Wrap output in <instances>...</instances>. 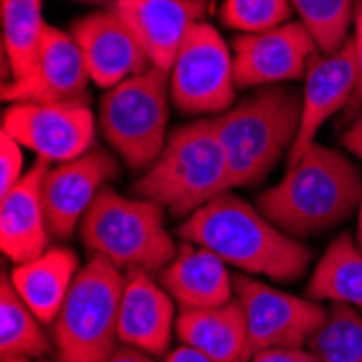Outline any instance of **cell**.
Instances as JSON below:
<instances>
[{
	"instance_id": "19",
	"label": "cell",
	"mask_w": 362,
	"mask_h": 362,
	"mask_svg": "<svg viewBox=\"0 0 362 362\" xmlns=\"http://www.w3.org/2000/svg\"><path fill=\"white\" fill-rule=\"evenodd\" d=\"M165 288L182 310L217 308L235 300V282L226 262L211 250L182 241L170 265L158 274Z\"/></svg>"
},
{
	"instance_id": "32",
	"label": "cell",
	"mask_w": 362,
	"mask_h": 362,
	"mask_svg": "<svg viewBox=\"0 0 362 362\" xmlns=\"http://www.w3.org/2000/svg\"><path fill=\"white\" fill-rule=\"evenodd\" d=\"M44 362H63L59 358H52V360H44ZM103 362H156L154 356L146 354V351H139L135 347H128V345H119L111 356H107Z\"/></svg>"
},
{
	"instance_id": "36",
	"label": "cell",
	"mask_w": 362,
	"mask_h": 362,
	"mask_svg": "<svg viewBox=\"0 0 362 362\" xmlns=\"http://www.w3.org/2000/svg\"><path fill=\"white\" fill-rule=\"evenodd\" d=\"M81 3H100V0H81Z\"/></svg>"
},
{
	"instance_id": "12",
	"label": "cell",
	"mask_w": 362,
	"mask_h": 362,
	"mask_svg": "<svg viewBox=\"0 0 362 362\" xmlns=\"http://www.w3.org/2000/svg\"><path fill=\"white\" fill-rule=\"evenodd\" d=\"M91 78L72 35L46 26L35 65L22 78L3 85V100L16 103H87Z\"/></svg>"
},
{
	"instance_id": "10",
	"label": "cell",
	"mask_w": 362,
	"mask_h": 362,
	"mask_svg": "<svg viewBox=\"0 0 362 362\" xmlns=\"http://www.w3.org/2000/svg\"><path fill=\"white\" fill-rule=\"evenodd\" d=\"M3 133L48 163L83 156L95 141V117L87 103H16L3 113Z\"/></svg>"
},
{
	"instance_id": "4",
	"label": "cell",
	"mask_w": 362,
	"mask_h": 362,
	"mask_svg": "<svg viewBox=\"0 0 362 362\" xmlns=\"http://www.w3.org/2000/svg\"><path fill=\"white\" fill-rule=\"evenodd\" d=\"M233 189L215 117L176 128L156 160L135 182L133 193L187 219Z\"/></svg>"
},
{
	"instance_id": "17",
	"label": "cell",
	"mask_w": 362,
	"mask_h": 362,
	"mask_svg": "<svg viewBox=\"0 0 362 362\" xmlns=\"http://www.w3.org/2000/svg\"><path fill=\"white\" fill-rule=\"evenodd\" d=\"M176 302L144 269H128L122 293L117 339L154 358L165 356L176 330Z\"/></svg>"
},
{
	"instance_id": "27",
	"label": "cell",
	"mask_w": 362,
	"mask_h": 362,
	"mask_svg": "<svg viewBox=\"0 0 362 362\" xmlns=\"http://www.w3.org/2000/svg\"><path fill=\"white\" fill-rule=\"evenodd\" d=\"M291 11V0H223L219 18L228 28L252 35L286 24Z\"/></svg>"
},
{
	"instance_id": "33",
	"label": "cell",
	"mask_w": 362,
	"mask_h": 362,
	"mask_svg": "<svg viewBox=\"0 0 362 362\" xmlns=\"http://www.w3.org/2000/svg\"><path fill=\"white\" fill-rule=\"evenodd\" d=\"M165 362H211V360L204 358L202 354H197L195 349L182 345V347L170 351V356H165Z\"/></svg>"
},
{
	"instance_id": "3",
	"label": "cell",
	"mask_w": 362,
	"mask_h": 362,
	"mask_svg": "<svg viewBox=\"0 0 362 362\" xmlns=\"http://www.w3.org/2000/svg\"><path fill=\"white\" fill-rule=\"evenodd\" d=\"M302 95L293 89L258 87L221 115H215L233 187H254L291 152L300 133Z\"/></svg>"
},
{
	"instance_id": "7",
	"label": "cell",
	"mask_w": 362,
	"mask_h": 362,
	"mask_svg": "<svg viewBox=\"0 0 362 362\" xmlns=\"http://www.w3.org/2000/svg\"><path fill=\"white\" fill-rule=\"evenodd\" d=\"M170 100V74L154 65L103 95L98 128L130 170L146 172L165 148Z\"/></svg>"
},
{
	"instance_id": "22",
	"label": "cell",
	"mask_w": 362,
	"mask_h": 362,
	"mask_svg": "<svg viewBox=\"0 0 362 362\" xmlns=\"http://www.w3.org/2000/svg\"><path fill=\"white\" fill-rule=\"evenodd\" d=\"M306 298L362 310V252L349 235H341L325 250L306 286Z\"/></svg>"
},
{
	"instance_id": "29",
	"label": "cell",
	"mask_w": 362,
	"mask_h": 362,
	"mask_svg": "<svg viewBox=\"0 0 362 362\" xmlns=\"http://www.w3.org/2000/svg\"><path fill=\"white\" fill-rule=\"evenodd\" d=\"M354 54H356V72H358V81H356V89L354 95L347 105L345 111L349 113H358L362 109V0H356V11H354Z\"/></svg>"
},
{
	"instance_id": "35",
	"label": "cell",
	"mask_w": 362,
	"mask_h": 362,
	"mask_svg": "<svg viewBox=\"0 0 362 362\" xmlns=\"http://www.w3.org/2000/svg\"><path fill=\"white\" fill-rule=\"evenodd\" d=\"M3 362H30L28 358H7V360H3Z\"/></svg>"
},
{
	"instance_id": "20",
	"label": "cell",
	"mask_w": 362,
	"mask_h": 362,
	"mask_svg": "<svg viewBox=\"0 0 362 362\" xmlns=\"http://www.w3.org/2000/svg\"><path fill=\"white\" fill-rule=\"evenodd\" d=\"M176 334L182 345L211 362H250L254 356L245 313L237 298L217 308L182 310L176 319Z\"/></svg>"
},
{
	"instance_id": "28",
	"label": "cell",
	"mask_w": 362,
	"mask_h": 362,
	"mask_svg": "<svg viewBox=\"0 0 362 362\" xmlns=\"http://www.w3.org/2000/svg\"><path fill=\"white\" fill-rule=\"evenodd\" d=\"M22 165V146L7 133H0V195H5L24 176Z\"/></svg>"
},
{
	"instance_id": "25",
	"label": "cell",
	"mask_w": 362,
	"mask_h": 362,
	"mask_svg": "<svg viewBox=\"0 0 362 362\" xmlns=\"http://www.w3.org/2000/svg\"><path fill=\"white\" fill-rule=\"evenodd\" d=\"M293 11L308 28L323 54L337 52L349 37L354 26V0H291Z\"/></svg>"
},
{
	"instance_id": "2",
	"label": "cell",
	"mask_w": 362,
	"mask_h": 362,
	"mask_svg": "<svg viewBox=\"0 0 362 362\" xmlns=\"http://www.w3.org/2000/svg\"><path fill=\"white\" fill-rule=\"evenodd\" d=\"M362 202V178L339 150L315 144L286 176L258 195V211L282 233L304 239L345 221Z\"/></svg>"
},
{
	"instance_id": "34",
	"label": "cell",
	"mask_w": 362,
	"mask_h": 362,
	"mask_svg": "<svg viewBox=\"0 0 362 362\" xmlns=\"http://www.w3.org/2000/svg\"><path fill=\"white\" fill-rule=\"evenodd\" d=\"M356 243L362 252V202H360V209H358V237H356Z\"/></svg>"
},
{
	"instance_id": "11",
	"label": "cell",
	"mask_w": 362,
	"mask_h": 362,
	"mask_svg": "<svg viewBox=\"0 0 362 362\" xmlns=\"http://www.w3.org/2000/svg\"><path fill=\"white\" fill-rule=\"evenodd\" d=\"M317 54L319 46L302 22L239 35L233 42L235 83L245 89L304 78Z\"/></svg>"
},
{
	"instance_id": "5",
	"label": "cell",
	"mask_w": 362,
	"mask_h": 362,
	"mask_svg": "<svg viewBox=\"0 0 362 362\" xmlns=\"http://www.w3.org/2000/svg\"><path fill=\"white\" fill-rule=\"evenodd\" d=\"M78 235L91 256H103L119 269L160 274L178 252L165 228V209L107 187L85 213Z\"/></svg>"
},
{
	"instance_id": "1",
	"label": "cell",
	"mask_w": 362,
	"mask_h": 362,
	"mask_svg": "<svg viewBox=\"0 0 362 362\" xmlns=\"http://www.w3.org/2000/svg\"><path fill=\"white\" fill-rule=\"evenodd\" d=\"M178 235L215 252L230 267L278 282L300 280L313 258L304 243L230 191L182 219Z\"/></svg>"
},
{
	"instance_id": "37",
	"label": "cell",
	"mask_w": 362,
	"mask_h": 362,
	"mask_svg": "<svg viewBox=\"0 0 362 362\" xmlns=\"http://www.w3.org/2000/svg\"><path fill=\"white\" fill-rule=\"evenodd\" d=\"M204 3H206V0H204Z\"/></svg>"
},
{
	"instance_id": "30",
	"label": "cell",
	"mask_w": 362,
	"mask_h": 362,
	"mask_svg": "<svg viewBox=\"0 0 362 362\" xmlns=\"http://www.w3.org/2000/svg\"><path fill=\"white\" fill-rule=\"evenodd\" d=\"M250 362H319L315 351H306L304 347H272L260 349L252 356Z\"/></svg>"
},
{
	"instance_id": "14",
	"label": "cell",
	"mask_w": 362,
	"mask_h": 362,
	"mask_svg": "<svg viewBox=\"0 0 362 362\" xmlns=\"http://www.w3.org/2000/svg\"><path fill=\"white\" fill-rule=\"evenodd\" d=\"M72 37L83 54L91 83L98 87L111 89L152 65L137 37L113 9L76 20Z\"/></svg>"
},
{
	"instance_id": "18",
	"label": "cell",
	"mask_w": 362,
	"mask_h": 362,
	"mask_svg": "<svg viewBox=\"0 0 362 362\" xmlns=\"http://www.w3.org/2000/svg\"><path fill=\"white\" fill-rule=\"evenodd\" d=\"M48 165V160L37 158L35 165L0 195V247L13 265L37 258L48 250L50 230L42 193Z\"/></svg>"
},
{
	"instance_id": "31",
	"label": "cell",
	"mask_w": 362,
	"mask_h": 362,
	"mask_svg": "<svg viewBox=\"0 0 362 362\" xmlns=\"http://www.w3.org/2000/svg\"><path fill=\"white\" fill-rule=\"evenodd\" d=\"M341 141L354 156H358L362 160V109L354 115V119L343 133Z\"/></svg>"
},
{
	"instance_id": "13",
	"label": "cell",
	"mask_w": 362,
	"mask_h": 362,
	"mask_svg": "<svg viewBox=\"0 0 362 362\" xmlns=\"http://www.w3.org/2000/svg\"><path fill=\"white\" fill-rule=\"evenodd\" d=\"M115 176H119L117 160L103 148H91L78 158L50 168L42 189L50 237L70 239L98 193Z\"/></svg>"
},
{
	"instance_id": "15",
	"label": "cell",
	"mask_w": 362,
	"mask_h": 362,
	"mask_svg": "<svg viewBox=\"0 0 362 362\" xmlns=\"http://www.w3.org/2000/svg\"><path fill=\"white\" fill-rule=\"evenodd\" d=\"M304 78L302 122L298 139L288 152V165L302 160V156L315 146L319 128L341 109H347L351 100L358 81L351 37L337 52L317 54Z\"/></svg>"
},
{
	"instance_id": "8",
	"label": "cell",
	"mask_w": 362,
	"mask_h": 362,
	"mask_svg": "<svg viewBox=\"0 0 362 362\" xmlns=\"http://www.w3.org/2000/svg\"><path fill=\"white\" fill-rule=\"evenodd\" d=\"M172 103L178 111L221 115L235 105V59L209 22H197L185 37L170 70Z\"/></svg>"
},
{
	"instance_id": "16",
	"label": "cell",
	"mask_w": 362,
	"mask_h": 362,
	"mask_svg": "<svg viewBox=\"0 0 362 362\" xmlns=\"http://www.w3.org/2000/svg\"><path fill=\"white\" fill-rule=\"evenodd\" d=\"M113 11L137 37L154 68L168 72L189 30L202 22L204 0H115Z\"/></svg>"
},
{
	"instance_id": "24",
	"label": "cell",
	"mask_w": 362,
	"mask_h": 362,
	"mask_svg": "<svg viewBox=\"0 0 362 362\" xmlns=\"http://www.w3.org/2000/svg\"><path fill=\"white\" fill-rule=\"evenodd\" d=\"M46 26L42 0H3V52L13 78L26 76L35 65Z\"/></svg>"
},
{
	"instance_id": "6",
	"label": "cell",
	"mask_w": 362,
	"mask_h": 362,
	"mask_svg": "<svg viewBox=\"0 0 362 362\" xmlns=\"http://www.w3.org/2000/svg\"><path fill=\"white\" fill-rule=\"evenodd\" d=\"M126 276L103 256L78 269L54 323L52 343L63 362H103L119 347L117 321Z\"/></svg>"
},
{
	"instance_id": "9",
	"label": "cell",
	"mask_w": 362,
	"mask_h": 362,
	"mask_svg": "<svg viewBox=\"0 0 362 362\" xmlns=\"http://www.w3.org/2000/svg\"><path fill=\"white\" fill-rule=\"evenodd\" d=\"M233 282L254 354L272 347H304L330 315L310 298H295L247 274L233 276Z\"/></svg>"
},
{
	"instance_id": "23",
	"label": "cell",
	"mask_w": 362,
	"mask_h": 362,
	"mask_svg": "<svg viewBox=\"0 0 362 362\" xmlns=\"http://www.w3.org/2000/svg\"><path fill=\"white\" fill-rule=\"evenodd\" d=\"M52 341L44 334L42 321L18 295L9 272L0 280V354L7 358H44Z\"/></svg>"
},
{
	"instance_id": "21",
	"label": "cell",
	"mask_w": 362,
	"mask_h": 362,
	"mask_svg": "<svg viewBox=\"0 0 362 362\" xmlns=\"http://www.w3.org/2000/svg\"><path fill=\"white\" fill-rule=\"evenodd\" d=\"M78 269V256L72 250L52 247L37 258L20 262L9 276L24 304L42 323L52 325Z\"/></svg>"
},
{
	"instance_id": "26",
	"label": "cell",
	"mask_w": 362,
	"mask_h": 362,
	"mask_svg": "<svg viewBox=\"0 0 362 362\" xmlns=\"http://www.w3.org/2000/svg\"><path fill=\"white\" fill-rule=\"evenodd\" d=\"M319 362H362V313L334 304L321 330L310 339Z\"/></svg>"
}]
</instances>
